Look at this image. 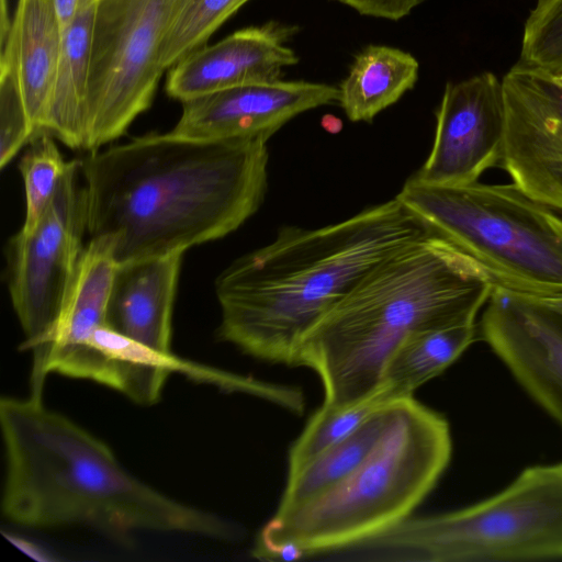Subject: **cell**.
<instances>
[{
	"label": "cell",
	"mask_w": 562,
	"mask_h": 562,
	"mask_svg": "<svg viewBox=\"0 0 562 562\" xmlns=\"http://www.w3.org/2000/svg\"><path fill=\"white\" fill-rule=\"evenodd\" d=\"M269 139L199 140L149 133L80 162L87 233L117 265L222 238L261 206Z\"/></svg>",
	"instance_id": "6da1fadb"
},
{
	"label": "cell",
	"mask_w": 562,
	"mask_h": 562,
	"mask_svg": "<svg viewBox=\"0 0 562 562\" xmlns=\"http://www.w3.org/2000/svg\"><path fill=\"white\" fill-rule=\"evenodd\" d=\"M431 232L396 198L321 228L283 226L217 277L218 336L257 359L292 367L303 338L338 302Z\"/></svg>",
	"instance_id": "7a4b0ae2"
},
{
	"label": "cell",
	"mask_w": 562,
	"mask_h": 562,
	"mask_svg": "<svg viewBox=\"0 0 562 562\" xmlns=\"http://www.w3.org/2000/svg\"><path fill=\"white\" fill-rule=\"evenodd\" d=\"M2 512L32 528L93 527L114 539L154 530L236 540L229 521L153 488L127 472L100 439L43 400L3 396Z\"/></svg>",
	"instance_id": "3957f363"
},
{
	"label": "cell",
	"mask_w": 562,
	"mask_h": 562,
	"mask_svg": "<svg viewBox=\"0 0 562 562\" xmlns=\"http://www.w3.org/2000/svg\"><path fill=\"white\" fill-rule=\"evenodd\" d=\"M494 283L431 232L369 272L303 338L292 367L319 376L326 406L355 403L381 385L387 359L411 334L476 322Z\"/></svg>",
	"instance_id": "277c9868"
},
{
	"label": "cell",
	"mask_w": 562,
	"mask_h": 562,
	"mask_svg": "<svg viewBox=\"0 0 562 562\" xmlns=\"http://www.w3.org/2000/svg\"><path fill=\"white\" fill-rule=\"evenodd\" d=\"M379 441L360 465L318 496L276 512L252 557L288 548L301 558L348 550L392 529L435 487L452 454L448 420L412 396L393 401Z\"/></svg>",
	"instance_id": "5b68a950"
},
{
	"label": "cell",
	"mask_w": 562,
	"mask_h": 562,
	"mask_svg": "<svg viewBox=\"0 0 562 562\" xmlns=\"http://www.w3.org/2000/svg\"><path fill=\"white\" fill-rule=\"evenodd\" d=\"M395 198L494 285L532 296L562 293V214L516 183L435 186L412 176Z\"/></svg>",
	"instance_id": "8992f818"
},
{
	"label": "cell",
	"mask_w": 562,
	"mask_h": 562,
	"mask_svg": "<svg viewBox=\"0 0 562 562\" xmlns=\"http://www.w3.org/2000/svg\"><path fill=\"white\" fill-rule=\"evenodd\" d=\"M349 550L373 561L562 559V463L528 467L488 498L452 512L411 516Z\"/></svg>",
	"instance_id": "52a82bcc"
},
{
	"label": "cell",
	"mask_w": 562,
	"mask_h": 562,
	"mask_svg": "<svg viewBox=\"0 0 562 562\" xmlns=\"http://www.w3.org/2000/svg\"><path fill=\"white\" fill-rule=\"evenodd\" d=\"M190 0H98L83 149L123 135L154 100L166 37Z\"/></svg>",
	"instance_id": "ba28073f"
},
{
	"label": "cell",
	"mask_w": 562,
	"mask_h": 562,
	"mask_svg": "<svg viewBox=\"0 0 562 562\" xmlns=\"http://www.w3.org/2000/svg\"><path fill=\"white\" fill-rule=\"evenodd\" d=\"M80 162L71 160L37 225L15 234L8 247V285L14 312L32 351L31 396L41 398L48 346L77 271L87 233Z\"/></svg>",
	"instance_id": "9c48e42d"
},
{
	"label": "cell",
	"mask_w": 562,
	"mask_h": 562,
	"mask_svg": "<svg viewBox=\"0 0 562 562\" xmlns=\"http://www.w3.org/2000/svg\"><path fill=\"white\" fill-rule=\"evenodd\" d=\"M505 133L502 79L483 71L447 82L436 112L431 150L413 177L435 186L476 182L486 170L502 167Z\"/></svg>",
	"instance_id": "30bf717a"
},
{
	"label": "cell",
	"mask_w": 562,
	"mask_h": 562,
	"mask_svg": "<svg viewBox=\"0 0 562 562\" xmlns=\"http://www.w3.org/2000/svg\"><path fill=\"white\" fill-rule=\"evenodd\" d=\"M502 80L506 133L501 168L525 192L562 214V81L519 61Z\"/></svg>",
	"instance_id": "8fae6325"
},
{
	"label": "cell",
	"mask_w": 562,
	"mask_h": 562,
	"mask_svg": "<svg viewBox=\"0 0 562 562\" xmlns=\"http://www.w3.org/2000/svg\"><path fill=\"white\" fill-rule=\"evenodd\" d=\"M479 338L562 429V314L531 295L494 285Z\"/></svg>",
	"instance_id": "7c38bea8"
},
{
	"label": "cell",
	"mask_w": 562,
	"mask_h": 562,
	"mask_svg": "<svg viewBox=\"0 0 562 562\" xmlns=\"http://www.w3.org/2000/svg\"><path fill=\"white\" fill-rule=\"evenodd\" d=\"M338 98L337 87L303 80L238 86L182 102L171 131L199 140L269 139L299 114Z\"/></svg>",
	"instance_id": "4fadbf2b"
},
{
	"label": "cell",
	"mask_w": 562,
	"mask_h": 562,
	"mask_svg": "<svg viewBox=\"0 0 562 562\" xmlns=\"http://www.w3.org/2000/svg\"><path fill=\"white\" fill-rule=\"evenodd\" d=\"M296 26L269 21L204 45L168 69L167 94L182 102L220 90L281 79L299 58L288 45Z\"/></svg>",
	"instance_id": "5bb4252c"
},
{
	"label": "cell",
	"mask_w": 562,
	"mask_h": 562,
	"mask_svg": "<svg viewBox=\"0 0 562 562\" xmlns=\"http://www.w3.org/2000/svg\"><path fill=\"white\" fill-rule=\"evenodd\" d=\"M182 255L117 265L108 307V326L165 357L175 356L171 317Z\"/></svg>",
	"instance_id": "9a60e30c"
},
{
	"label": "cell",
	"mask_w": 562,
	"mask_h": 562,
	"mask_svg": "<svg viewBox=\"0 0 562 562\" xmlns=\"http://www.w3.org/2000/svg\"><path fill=\"white\" fill-rule=\"evenodd\" d=\"M61 41L53 0H18L11 27L0 37V66L13 72L35 136L46 133Z\"/></svg>",
	"instance_id": "2e32d148"
},
{
	"label": "cell",
	"mask_w": 562,
	"mask_h": 562,
	"mask_svg": "<svg viewBox=\"0 0 562 562\" xmlns=\"http://www.w3.org/2000/svg\"><path fill=\"white\" fill-rule=\"evenodd\" d=\"M116 268L111 243L104 237H91L83 248L48 346L47 374H61L93 333L108 325Z\"/></svg>",
	"instance_id": "e0dca14e"
},
{
	"label": "cell",
	"mask_w": 562,
	"mask_h": 562,
	"mask_svg": "<svg viewBox=\"0 0 562 562\" xmlns=\"http://www.w3.org/2000/svg\"><path fill=\"white\" fill-rule=\"evenodd\" d=\"M98 0H80L63 31L61 49L45 132L74 149H83L94 14Z\"/></svg>",
	"instance_id": "ac0fdd59"
},
{
	"label": "cell",
	"mask_w": 562,
	"mask_h": 562,
	"mask_svg": "<svg viewBox=\"0 0 562 562\" xmlns=\"http://www.w3.org/2000/svg\"><path fill=\"white\" fill-rule=\"evenodd\" d=\"M419 64L409 53L368 45L355 57L338 87V102L352 122H371L394 104L418 79Z\"/></svg>",
	"instance_id": "d6986e66"
},
{
	"label": "cell",
	"mask_w": 562,
	"mask_h": 562,
	"mask_svg": "<svg viewBox=\"0 0 562 562\" xmlns=\"http://www.w3.org/2000/svg\"><path fill=\"white\" fill-rule=\"evenodd\" d=\"M479 338V323L418 330L408 335L386 361L381 384L397 397L412 396L453 363Z\"/></svg>",
	"instance_id": "ffe728a7"
},
{
	"label": "cell",
	"mask_w": 562,
	"mask_h": 562,
	"mask_svg": "<svg viewBox=\"0 0 562 562\" xmlns=\"http://www.w3.org/2000/svg\"><path fill=\"white\" fill-rule=\"evenodd\" d=\"M389 405L355 432L319 452L294 473L288 474L277 512L291 509L318 496L353 472L383 434L389 418Z\"/></svg>",
	"instance_id": "44dd1931"
},
{
	"label": "cell",
	"mask_w": 562,
	"mask_h": 562,
	"mask_svg": "<svg viewBox=\"0 0 562 562\" xmlns=\"http://www.w3.org/2000/svg\"><path fill=\"white\" fill-rule=\"evenodd\" d=\"M397 398L401 397L381 384L373 393L355 403L344 406L322 404L289 449L288 474L294 473L319 452L355 432L375 413Z\"/></svg>",
	"instance_id": "7402d4cb"
},
{
	"label": "cell",
	"mask_w": 562,
	"mask_h": 562,
	"mask_svg": "<svg viewBox=\"0 0 562 562\" xmlns=\"http://www.w3.org/2000/svg\"><path fill=\"white\" fill-rule=\"evenodd\" d=\"M54 137L42 133L32 138L20 159L25 193V215L20 232H31L53 202L68 168Z\"/></svg>",
	"instance_id": "603a6c76"
},
{
	"label": "cell",
	"mask_w": 562,
	"mask_h": 562,
	"mask_svg": "<svg viewBox=\"0 0 562 562\" xmlns=\"http://www.w3.org/2000/svg\"><path fill=\"white\" fill-rule=\"evenodd\" d=\"M250 0H190L169 31L160 61L168 70L178 60L207 44L210 37Z\"/></svg>",
	"instance_id": "cb8c5ba5"
},
{
	"label": "cell",
	"mask_w": 562,
	"mask_h": 562,
	"mask_svg": "<svg viewBox=\"0 0 562 562\" xmlns=\"http://www.w3.org/2000/svg\"><path fill=\"white\" fill-rule=\"evenodd\" d=\"M519 63L562 74V0H537L524 25Z\"/></svg>",
	"instance_id": "d4e9b609"
},
{
	"label": "cell",
	"mask_w": 562,
	"mask_h": 562,
	"mask_svg": "<svg viewBox=\"0 0 562 562\" xmlns=\"http://www.w3.org/2000/svg\"><path fill=\"white\" fill-rule=\"evenodd\" d=\"M35 136L13 72L0 66V166L4 168Z\"/></svg>",
	"instance_id": "484cf974"
},
{
	"label": "cell",
	"mask_w": 562,
	"mask_h": 562,
	"mask_svg": "<svg viewBox=\"0 0 562 562\" xmlns=\"http://www.w3.org/2000/svg\"><path fill=\"white\" fill-rule=\"evenodd\" d=\"M362 15L397 21L426 0H337Z\"/></svg>",
	"instance_id": "4316f807"
},
{
	"label": "cell",
	"mask_w": 562,
	"mask_h": 562,
	"mask_svg": "<svg viewBox=\"0 0 562 562\" xmlns=\"http://www.w3.org/2000/svg\"><path fill=\"white\" fill-rule=\"evenodd\" d=\"M56 15L64 31L74 20L80 0H53Z\"/></svg>",
	"instance_id": "83f0119b"
},
{
	"label": "cell",
	"mask_w": 562,
	"mask_h": 562,
	"mask_svg": "<svg viewBox=\"0 0 562 562\" xmlns=\"http://www.w3.org/2000/svg\"><path fill=\"white\" fill-rule=\"evenodd\" d=\"M5 537L20 550L37 561H50L52 557L40 546L11 533Z\"/></svg>",
	"instance_id": "f1b7e54d"
},
{
	"label": "cell",
	"mask_w": 562,
	"mask_h": 562,
	"mask_svg": "<svg viewBox=\"0 0 562 562\" xmlns=\"http://www.w3.org/2000/svg\"><path fill=\"white\" fill-rule=\"evenodd\" d=\"M532 296V295H531ZM546 306L562 314V293L546 295V296H533Z\"/></svg>",
	"instance_id": "f546056e"
},
{
	"label": "cell",
	"mask_w": 562,
	"mask_h": 562,
	"mask_svg": "<svg viewBox=\"0 0 562 562\" xmlns=\"http://www.w3.org/2000/svg\"><path fill=\"white\" fill-rule=\"evenodd\" d=\"M558 78L562 81V74L558 75Z\"/></svg>",
	"instance_id": "4dcf8cb0"
}]
</instances>
